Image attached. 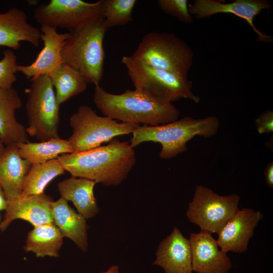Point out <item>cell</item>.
<instances>
[{"label": "cell", "mask_w": 273, "mask_h": 273, "mask_svg": "<svg viewBox=\"0 0 273 273\" xmlns=\"http://www.w3.org/2000/svg\"><path fill=\"white\" fill-rule=\"evenodd\" d=\"M157 4L163 12L176 18L179 21L188 24L193 22L187 0H158Z\"/></svg>", "instance_id": "obj_28"}, {"label": "cell", "mask_w": 273, "mask_h": 273, "mask_svg": "<svg viewBox=\"0 0 273 273\" xmlns=\"http://www.w3.org/2000/svg\"><path fill=\"white\" fill-rule=\"evenodd\" d=\"M239 201L238 194L220 196L210 189L197 185L186 216L201 231L217 233L239 210Z\"/></svg>", "instance_id": "obj_9"}, {"label": "cell", "mask_w": 273, "mask_h": 273, "mask_svg": "<svg viewBox=\"0 0 273 273\" xmlns=\"http://www.w3.org/2000/svg\"><path fill=\"white\" fill-rule=\"evenodd\" d=\"M100 273H120L119 268L117 265H111L106 271Z\"/></svg>", "instance_id": "obj_32"}, {"label": "cell", "mask_w": 273, "mask_h": 273, "mask_svg": "<svg viewBox=\"0 0 273 273\" xmlns=\"http://www.w3.org/2000/svg\"><path fill=\"white\" fill-rule=\"evenodd\" d=\"M31 166L20 156L17 144L6 146L0 158V185L8 201L21 196L23 180Z\"/></svg>", "instance_id": "obj_20"}, {"label": "cell", "mask_w": 273, "mask_h": 273, "mask_svg": "<svg viewBox=\"0 0 273 273\" xmlns=\"http://www.w3.org/2000/svg\"><path fill=\"white\" fill-rule=\"evenodd\" d=\"M102 0L88 3L81 0H51L36 7L35 20L41 26L79 29L101 14Z\"/></svg>", "instance_id": "obj_10"}, {"label": "cell", "mask_w": 273, "mask_h": 273, "mask_svg": "<svg viewBox=\"0 0 273 273\" xmlns=\"http://www.w3.org/2000/svg\"><path fill=\"white\" fill-rule=\"evenodd\" d=\"M17 146L20 156L31 164L44 163L62 154L74 152L69 140L60 138L38 143H20Z\"/></svg>", "instance_id": "obj_23"}, {"label": "cell", "mask_w": 273, "mask_h": 273, "mask_svg": "<svg viewBox=\"0 0 273 273\" xmlns=\"http://www.w3.org/2000/svg\"><path fill=\"white\" fill-rule=\"evenodd\" d=\"M72 134L68 139L74 152H83L110 142L115 137L131 133L140 125L100 116L89 106H80L69 120Z\"/></svg>", "instance_id": "obj_8"}, {"label": "cell", "mask_w": 273, "mask_h": 273, "mask_svg": "<svg viewBox=\"0 0 273 273\" xmlns=\"http://www.w3.org/2000/svg\"><path fill=\"white\" fill-rule=\"evenodd\" d=\"M58 103L60 105L84 92L88 84L85 78L70 66L62 63L50 76Z\"/></svg>", "instance_id": "obj_25"}, {"label": "cell", "mask_w": 273, "mask_h": 273, "mask_svg": "<svg viewBox=\"0 0 273 273\" xmlns=\"http://www.w3.org/2000/svg\"><path fill=\"white\" fill-rule=\"evenodd\" d=\"M53 201L52 198L44 193L8 201L0 230L4 231L17 219L26 220L34 227L53 222L51 210Z\"/></svg>", "instance_id": "obj_15"}, {"label": "cell", "mask_w": 273, "mask_h": 273, "mask_svg": "<svg viewBox=\"0 0 273 273\" xmlns=\"http://www.w3.org/2000/svg\"><path fill=\"white\" fill-rule=\"evenodd\" d=\"M40 39L44 46L35 61L29 65H18L17 72L23 73L27 79H33L40 76H50L63 63L61 52L70 33H59L57 29L49 26H41Z\"/></svg>", "instance_id": "obj_13"}, {"label": "cell", "mask_w": 273, "mask_h": 273, "mask_svg": "<svg viewBox=\"0 0 273 273\" xmlns=\"http://www.w3.org/2000/svg\"><path fill=\"white\" fill-rule=\"evenodd\" d=\"M6 149V147L3 142L0 140V158L2 156Z\"/></svg>", "instance_id": "obj_33"}, {"label": "cell", "mask_w": 273, "mask_h": 273, "mask_svg": "<svg viewBox=\"0 0 273 273\" xmlns=\"http://www.w3.org/2000/svg\"><path fill=\"white\" fill-rule=\"evenodd\" d=\"M264 175L265 177V181L267 185L271 188H273V163L270 162L267 164L265 171Z\"/></svg>", "instance_id": "obj_30"}, {"label": "cell", "mask_w": 273, "mask_h": 273, "mask_svg": "<svg viewBox=\"0 0 273 273\" xmlns=\"http://www.w3.org/2000/svg\"><path fill=\"white\" fill-rule=\"evenodd\" d=\"M40 35V30L28 23L23 11L14 8L0 13V46L17 50L21 41H27L37 47Z\"/></svg>", "instance_id": "obj_17"}, {"label": "cell", "mask_w": 273, "mask_h": 273, "mask_svg": "<svg viewBox=\"0 0 273 273\" xmlns=\"http://www.w3.org/2000/svg\"><path fill=\"white\" fill-rule=\"evenodd\" d=\"M17 57L11 50L4 52V58L0 61V88L9 89L13 87L16 81L15 73L17 72Z\"/></svg>", "instance_id": "obj_27"}, {"label": "cell", "mask_w": 273, "mask_h": 273, "mask_svg": "<svg viewBox=\"0 0 273 273\" xmlns=\"http://www.w3.org/2000/svg\"><path fill=\"white\" fill-rule=\"evenodd\" d=\"M51 210L53 223L63 238L71 239L81 251H86L88 247L86 219L62 197L51 202Z\"/></svg>", "instance_id": "obj_19"}, {"label": "cell", "mask_w": 273, "mask_h": 273, "mask_svg": "<svg viewBox=\"0 0 273 273\" xmlns=\"http://www.w3.org/2000/svg\"><path fill=\"white\" fill-rule=\"evenodd\" d=\"M121 61L135 89L172 103L183 99L195 103L200 102L199 97L192 90V82L188 78L155 69L130 56H123Z\"/></svg>", "instance_id": "obj_6"}, {"label": "cell", "mask_w": 273, "mask_h": 273, "mask_svg": "<svg viewBox=\"0 0 273 273\" xmlns=\"http://www.w3.org/2000/svg\"><path fill=\"white\" fill-rule=\"evenodd\" d=\"M30 80L25 108L27 133L40 142L58 138L60 104L50 77L42 75Z\"/></svg>", "instance_id": "obj_7"}, {"label": "cell", "mask_w": 273, "mask_h": 273, "mask_svg": "<svg viewBox=\"0 0 273 273\" xmlns=\"http://www.w3.org/2000/svg\"><path fill=\"white\" fill-rule=\"evenodd\" d=\"M8 205V200L6 198L4 189L0 185V211L6 210Z\"/></svg>", "instance_id": "obj_31"}, {"label": "cell", "mask_w": 273, "mask_h": 273, "mask_svg": "<svg viewBox=\"0 0 273 273\" xmlns=\"http://www.w3.org/2000/svg\"><path fill=\"white\" fill-rule=\"evenodd\" d=\"M57 159L72 176L87 178L107 186L120 185L136 162L130 144L114 139L107 145L63 154Z\"/></svg>", "instance_id": "obj_1"}, {"label": "cell", "mask_w": 273, "mask_h": 273, "mask_svg": "<svg viewBox=\"0 0 273 273\" xmlns=\"http://www.w3.org/2000/svg\"><path fill=\"white\" fill-rule=\"evenodd\" d=\"M130 56L155 69L188 78L194 54L190 46L174 34L151 32L144 36Z\"/></svg>", "instance_id": "obj_5"}, {"label": "cell", "mask_w": 273, "mask_h": 273, "mask_svg": "<svg viewBox=\"0 0 273 273\" xmlns=\"http://www.w3.org/2000/svg\"><path fill=\"white\" fill-rule=\"evenodd\" d=\"M153 264L160 266L165 273H192L189 240L177 228L160 243Z\"/></svg>", "instance_id": "obj_16"}, {"label": "cell", "mask_w": 273, "mask_h": 273, "mask_svg": "<svg viewBox=\"0 0 273 273\" xmlns=\"http://www.w3.org/2000/svg\"><path fill=\"white\" fill-rule=\"evenodd\" d=\"M94 102L105 116L122 122L150 126L165 124L178 119L180 112L172 103L135 89L113 94L95 86Z\"/></svg>", "instance_id": "obj_2"}, {"label": "cell", "mask_w": 273, "mask_h": 273, "mask_svg": "<svg viewBox=\"0 0 273 273\" xmlns=\"http://www.w3.org/2000/svg\"><path fill=\"white\" fill-rule=\"evenodd\" d=\"M97 183L85 178L72 176L58 184L61 197L71 201L78 212L86 219L95 217L99 211L94 189Z\"/></svg>", "instance_id": "obj_21"}, {"label": "cell", "mask_w": 273, "mask_h": 273, "mask_svg": "<svg viewBox=\"0 0 273 273\" xmlns=\"http://www.w3.org/2000/svg\"><path fill=\"white\" fill-rule=\"evenodd\" d=\"M108 29L101 17L73 30L61 52L63 63L78 72L88 83L99 85L104 72L105 53L103 42Z\"/></svg>", "instance_id": "obj_4"}, {"label": "cell", "mask_w": 273, "mask_h": 273, "mask_svg": "<svg viewBox=\"0 0 273 273\" xmlns=\"http://www.w3.org/2000/svg\"><path fill=\"white\" fill-rule=\"evenodd\" d=\"M270 7V3L265 0H236L224 3L215 0H195L188 6L191 15L197 19H203L219 13H231L245 20L257 34V41L271 43L272 36L258 29L254 24V19L262 10Z\"/></svg>", "instance_id": "obj_11"}, {"label": "cell", "mask_w": 273, "mask_h": 273, "mask_svg": "<svg viewBox=\"0 0 273 273\" xmlns=\"http://www.w3.org/2000/svg\"><path fill=\"white\" fill-rule=\"evenodd\" d=\"M193 271L196 273H229L232 263L226 253L218 248L211 234L191 233L189 239Z\"/></svg>", "instance_id": "obj_14"}, {"label": "cell", "mask_w": 273, "mask_h": 273, "mask_svg": "<svg viewBox=\"0 0 273 273\" xmlns=\"http://www.w3.org/2000/svg\"><path fill=\"white\" fill-rule=\"evenodd\" d=\"M65 171L57 159L44 163L31 164L24 178L20 197L43 193L49 183L57 176L64 174Z\"/></svg>", "instance_id": "obj_24"}, {"label": "cell", "mask_w": 273, "mask_h": 273, "mask_svg": "<svg viewBox=\"0 0 273 273\" xmlns=\"http://www.w3.org/2000/svg\"><path fill=\"white\" fill-rule=\"evenodd\" d=\"M262 217L259 211L250 208L239 209L217 233L216 242L220 250L225 253L245 252L255 228Z\"/></svg>", "instance_id": "obj_12"}, {"label": "cell", "mask_w": 273, "mask_h": 273, "mask_svg": "<svg viewBox=\"0 0 273 273\" xmlns=\"http://www.w3.org/2000/svg\"><path fill=\"white\" fill-rule=\"evenodd\" d=\"M22 105L16 89L0 88V140L6 146L29 142L26 128L16 118V111Z\"/></svg>", "instance_id": "obj_18"}, {"label": "cell", "mask_w": 273, "mask_h": 273, "mask_svg": "<svg viewBox=\"0 0 273 273\" xmlns=\"http://www.w3.org/2000/svg\"><path fill=\"white\" fill-rule=\"evenodd\" d=\"M135 0H102L101 17L108 28L125 25L132 21Z\"/></svg>", "instance_id": "obj_26"}, {"label": "cell", "mask_w": 273, "mask_h": 273, "mask_svg": "<svg viewBox=\"0 0 273 273\" xmlns=\"http://www.w3.org/2000/svg\"><path fill=\"white\" fill-rule=\"evenodd\" d=\"M0 223H1V222H0Z\"/></svg>", "instance_id": "obj_34"}, {"label": "cell", "mask_w": 273, "mask_h": 273, "mask_svg": "<svg viewBox=\"0 0 273 273\" xmlns=\"http://www.w3.org/2000/svg\"><path fill=\"white\" fill-rule=\"evenodd\" d=\"M219 126V121L214 116L199 119L186 116L163 125H140L132 131L130 144L133 148L146 142L159 143L160 158L168 159L186 152L187 143L195 136H214Z\"/></svg>", "instance_id": "obj_3"}, {"label": "cell", "mask_w": 273, "mask_h": 273, "mask_svg": "<svg viewBox=\"0 0 273 273\" xmlns=\"http://www.w3.org/2000/svg\"><path fill=\"white\" fill-rule=\"evenodd\" d=\"M257 130L260 134L269 133L273 131V112L267 110L263 112L255 120Z\"/></svg>", "instance_id": "obj_29"}, {"label": "cell", "mask_w": 273, "mask_h": 273, "mask_svg": "<svg viewBox=\"0 0 273 273\" xmlns=\"http://www.w3.org/2000/svg\"><path fill=\"white\" fill-rule=\"evenodd\" d=\"M63 244V237L53 222L34 226L27 236L24 250L37 257H58Z\"/></svg>", "instance_id": "obj_22"}]
</instances>
